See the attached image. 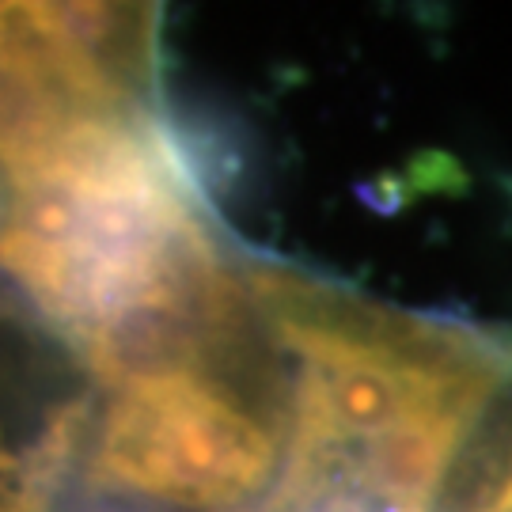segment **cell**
I'll return each instance as SVG.
<instances>
[{
	"instance_id": "1",
	"label": "cell",
	"mask_w": 512,
	"mask_h": 512,
	"mask_svg": "<svg viewBox=\"0 0 512 512\" xmlns=\"http://www.w3.org/2000/svg\"><path fill=\"white\" fill-rule=\"evenodd\" d=\"M255 300L289 380L277 512H425L512 349L289 274L255 281Z\"/></svg>"
},
{
	"instance_id": "2",
	"label": "cell",
	"mask_w": 512,
	"mask_h": 512,
	"mask_svg": "<svg viewBox=\"0 0 512 512\" xmlns=\"http://www.w3.org/2000/svg\"><path fill=\"white\" fill-rule=\"evenodd\" d=\"M95 376L0 281V512H69L95 421Z\"/></svg>"
},
{
	"instance_id": "3",
	"label": "cell",
	"mask_w": 512,
	"mask_h": 512,
	"mask_svg": "<svg viewBox=\"0 0 512 512\" xmlns=\"http://www.w3.org/2000/svg\"><path fill=\"white\" fill-rule=\"evenodd\" d=\"M425 512H512V361L456 440Z\"/></svg>"
}]
</instances>
